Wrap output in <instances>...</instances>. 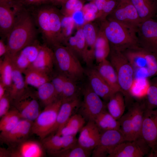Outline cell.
I'll return each mask as SVG.
<instances>
[{
    "label": "cell",
    "mask_w": 157,
    "mask_h": 157,
    "mask_svg": "<svg viewBox=\"0 0 157 157\" xmlns=\"http://www.w3.org/2000/svg\"><path fill=\"white\" fill-rule=\"evenodd\" d=\"M86 121L80 114L72 115L62 129L60 136L76 135L85 125Z\"/></svg>",
    "instance_id": "35"
},
{
    "label": "cell",
    "mask_w": 157,
    "mask_h": 157,
    "mask_svg": "<svg viewBox=\"0 0 157 157\" xmlns=\"http://www.w3.org/2000/svg\"><path fill=\"white\" fill-rule=\"evenodd\" d=\"M80 103L79 97L62 101L58 113L56 123L51 134L55 132V134L60 135L62 129L73 115L72 114L74 110L79 106Z\"/></svg>",
    "instance_id": "20"
},
{
    "label": "cell",
    "mask_w": 157,
    "mask_h": 157,
    "mask_svg": "<svg viewBox=\"0 0 157 157\" xmlns=\"http://www.w3.org/2000/svg\"><path fill=\"white\" fill-rule=\"evenodd\" d=\"M108 0H95L94 1V3L97 6L98 10V16L101 12L106 3Z\"/></svg>",
    "instance_id": "53"
},
{
    "label": "cell",
    "mask_w": 157,
    "mask_h": 157,
    "mask_svg": "<svg viewBox=\"0 0 157 157\" xmlns=\"http://www.w3.org/2000/svg\"><path fill=\"white\" fill-rule=\"evenodd\" d=\"M35 26L31 12L24 8L18 15L14 25L7 37L8 50L7 53L13 56L36 40Z\"/></svg>",
    "instance_id": "1"
},
{
    "label": "cell",
    "mask_w": 157,
    "mask_h": 157,
    "mask_svg": "<svg viewBox=\"0 0 157 157\" xmlns=\"http://www.w3.org/2000/svg\"><path fill=\"white\" fill-rule=\"evenodd\" d=\"M126 106L124 96L120 91L114 93L110 98L107 105L108 112L116 119L123 115Z\"/></svg>",
    "instance_id": "31"
},
{
    "label": "cell",
    "mask_w": 157,
    "mask_h": 157,
    "mask_svg": "<svg viewBox=\"0 0 157 157\" xmlns=\"http://www.w3.org/2000/svg\"><path fill=\"white\" fill-rule=\"evenodd\" d=\"M83 100L80 104L79 113L86 121H94L97 116L105 110L106 105L101 99L91 89L88 83L83 90Z\"/></svg>",
    "instance_id": "7"
},
{
    "label": "cell",
    "mask_w": 157,
    "mask_h": 157,
    "mask_svg": "<svg viewBox=\"0 0 157 157\" xmlns=\"http://www.w3.org/2000/svg\"><path fill=\"white\" fill-rule=\"evenodd\" d=\"M133 70L134 81H144L157 76V55L140 46L122 52Z\"/></svg>",
    "instance_id": "3"
},
{
    "label": "cell",
    "mask_w": 157,
    "mask_h": 157,
    "mask_svg": "<svg viewBox=\"0 0 157 157\" xmlns=\"http://www.w3.org/2000/svg\"><path fill=\"white\" fill-rule=\"evenodd\" d=\"M62 103V100L58 99L45 106L33 122L31 133L41 140L51 134Z\"/></svg>",
    "instance_id": "6"
},
{
    "label": "cell",
    "mask_w": 157,
    "mask_h": 157,
    "mask_svg": "<svg viewBox=\"0 0 157 157\" xmlns=\"http://www.w3.org/2000/svg\"><path fill=\"white\" fill-rule=\"evenodd\" d=\"M38 99L36 92L28 88L11 103L22 119L34 122L40 112Z\"/></svg>",
    "instance_id": "8"
},
{
    "label": "cell",
    "mask_w": 157,
    "mask_h": 157,
    "mask_svg": "<svg viewBox=\"0 0 157 157\" xmlns=\"http://www.w3.org/2000/svg\"><path fill=\"white\" fill-rule=\"evenodd\" d=\"M33 122L26 119H21L10 130L0 133L1 142L10 147L27 139L31 133Z\"/></svg>",
    "instance_id": "16"
},
{
    "label": "cell",
    "mask_w": 157,
    "mask_h": 157,
    "mask_svg": "<svg viewBox=\"0 0 157 157\" xmlns=\"http://www.w3.org/2000/svg\"><path fill=\"white\" fill-rule=\"evenodd\" d=\"M37 89L36 95L45 106L58 99L51 81L44 83Z\"/></svg>",
    "instance_id": "34"
},
{
    "label": "cell",
    "mask_w": 157,
    "mask_h": 157,
    "mask_svg": "<svg viewBox=\"0 0 157 157\" xmlns=\"http://www.w3.org/2000/svg\"><path fill=\"white\" fill-rule=\"evenodd\" d=\"M118 120L120 123V130L125 141L133 140L132 125L129 111V110Z\"/></svg>",
    "instance_id": "42"
},
{
    "label": "cell",
    "mask_w": 157,
    "mask_h": 157,
    "mask_svg": "<svg viewBox=\"0 0 157 157\" xmlns=\"http://www.w3.org/2000/svg\"><path fill=\"white\" fill-rule=\"evenodd\" d=\"M101 22L100 29L108 40L110 48L122 52L139 46L138 28L108 19Z\"/></svg>",
    "instance_id": "2"
},
{
    "label": "cell",
    "mask_w": 157,
    "mask_h": 157,
    "mask_svg": "<svg viewBox=\"0 0 157 157\" xmlns=\"http://www.w3.org/2000/svg\"><path fill=\"white\" fill-rule=\"evenodd\" d=\"M7 89L5 85L0 82V99L6 93Z\"/></svg>",
    "instance_id": "55"
},
{
    "label": "cell",
    "mask_w": 157,
    "mask_h": 157,
    "mask_svg": "<svg viewBox=\"0 0 157 157\" xmlns=\"http://www.w3.org/2000/svg\"><path fill=\"white\" fill-rule=\"evenodd\" d=\"M110 51L108 40L100 29L98 32L94 51V60L97 64L106 59Z\"/></svg>",
    "instance_id": "30"
},
{
    "label": "cell",
    "mask_w": 157,
    "mask_h": 157,
    "mask_svg": "<svg viewBox=\"0 0 157 157\" xmlns=\"http://www.w3.org/2000/svg\"><path fill=\"white\" fill-rule=\"evenodd\" d=\"M19 1L24 8L27 9L49 4L53 2V0H19Z\"/></svg>",
    "instance_id": "46"
},
{
    "label": "cell",
    "mask_w": 157,
    "mask_h": 157,
    "mask_svg": "<svg viewBox=\"0 0 157 157\" xmlns=\"http://www.w3.org/2000/svg\"><path fill=\"white\" fill-rule=\"evenodd\" d=\"M79 92L76 82L66 76L60 99L63 101L78 97Z\"/></svg>",
    "instance_id": "40"
},
{
    "label": "cell",
    "mask_w": 157,
    "mask_h": 157,
    "mask_svg": "<svg viewBox=\"0 0 157 157\" xmlns=\"http://www.w3.org/2000/svg\"><path fill=\"white\" fill-rule=\"evenodd\" d=\"M71 16L75 24L78 25L83 24L85 22L82 10L74 12Z\"/></svg>",
    "instance_id": "49"
},
{
    "label": "cell",
    "mask_w": 157,
    "mask_h": 157,
    "mask_svg": "<svg viewBox=\"0 0 157 157\" xmlns=\"http://www.w3.org/2000/svg\"><path fill=\"white\" fill-rule=\"evenodd\" d=\"M92 151L84 148L78 144L74 147L63 149L58 151L49 154L51 156L59 157H88L90 156Z\"/></svg>",
    "instance_id": "38"
},
{
    "label": "cell",
    "mask_w": 157,
    "mask_h": 157,
    "mask_svg": "<svg viewBox=\"0 0 157 157\" xmlns=\"http://www.w3.org/2000/svg\"><path fill=\"white\" fill-rule=\"evenodd\" d=\"M19 1V0H0V2L10 3Z\"/></svg>",
    "instance_id": "57"
},
{
    "label": "cell",
    "mask_w": 157,
    "mask_h": 157,
    "mask_svg": "<svg viewBox=\"0 0 157 157\" xmlns=\"http://www.w3.org/2000/svg\"><path fill=\"white\" fill-rule=\"evenodd\" d=\"M136 9L141 22L153 18L157 13V0H130Z\"/></svg>",
    "instance_id": "27"
},
{
    "label": "cell",
    "mask_w": 157,
    "mask_h": 157,
    "mask_svg": "<svg viewBox=\"0 0 157 157\" xmlns=\"http://www.w3.org/2000/svg\"><path fill=\"white\" fill-rule=\"evenodd\" d=\"M94 68L115 93L120 91L116 72L109 60L106 59Z\"/></svg>",
    "instance_id": "23"
},
{
    "label": "cell",
    "mask_w": 157,
    "mask_h": 157,
    "mask_svg": "<svg viewBox=\"0 0 157 157\" xmlns=\"http://www.w3.org/2000/svg\"><path fill=\"white\" fill-rule=\"evenodd\" d=\"M125 141L120 130L106 131L100 133L98 144L92 152L93 157H105L120 143Z\"/></svg>",
    "instance_id": "14"
},
{
    "label": "cell",
    "mask_w": 157,
    "mask_h": 157,
    "mask_svg": "<svg viewBox=\"0 0 157 157\" xmlns=\"http://www.w3.org/2000/svg\"><path fill=\"white\" fill-rule=\"evenodd\" d=\"M54 65L53 50L45 44L41 45L36 60L30 67L50 74Z\"/></svg>",
    "instance_id": "22"
},
{
    "label": "cell",
    "mask_w": 157,
    "mask_h": 157,
    "mask_svg": "<svg viewBox=\"0 0 157 157\" xmlns=\"http://www.w3.org/2000/svg\"><path fill=\"white\" fill-rule=\"evenodd\" d=\"M8 149L10 157H41L44 155L45 149L41 142L28 139Z\"/></svg>",
    "instance_id": "19"
},
{
    "label": "cell",
    "mask_w": 157,
    "mask_h": 157,
    "mask_svg": "<svg viewBox=\"0 0 157 157\" xmlns=\"http://www.w3.org/2000/svg\"><path fill=\"white\" fill-rule=\"evenodd\" d=\"M149 147L140 138L131 141H124L117 146L109 153L108 157H142L149 155Z\"/></svg>",
    "instance_id": "11"
},
{
    "label": "cell",
    "mask_w": 157,
    "mask_h": 157,
    "mask_svg": "<svg viewBox=\"0 0 157 157\" xmlns=\"http://www.w3.org/2000/svg\"><path fill=\"white\" fill-rule=\"evenodd\" d=\"M85 74L89 81L88 84L93 91L101 99L108 101L115 93L102 78L95 68L89 67Z\"/></svg>",
    "instance_id": "18"
},
{
    "label": "cell",
    "mask_w": 157,
    "mask_h": 157,
    "mask_svg": "<svg viewBox=\"0 0 157 157\" xmlns=\"http://www.w3.org/2000/svg\"><path fill=\"white\" fill-rule=\"evenodd\" d=\"M23 73L26 85L37 88L51 81L50 74L32 67L27 69Z\"/></svg>",
    "instance_id": "28"
},
{
    "label": "cell",
    "mask_w": 157,
    "mask_h": 157,
    "mask_svg": "<svg viewBox=\"0 0 157 157\" xmlns=\"http://www.w3.org/2000/svg\"><path fill=\"white\" fill-rule=\"evenodd\" d=\"M36 40L26 46L11 57L13 64L23 72L36 60L41 46Z\"/></svg>",
    "instance_id": "17"
},
{
    "label": "cell",
    "mask_w": 157,
    "mask_h": 157,
    "mask_svg": "<svg viewBox=\"0 0 157 157\" xmlns=\"http://www.w3.org/2000/svg\"><path fill=\"white\" fill-rule=\"evenodd\" d=\"M49 16L53 46L57 44H61V16L57 10L50 6Z\"/></svg>",
    "instance_id": "36"
},
{
    "label": "cell",
    "mask_w": 157,
    "mask_h": 157,
    "mask_svg": "<svg viewBox=\"0 0 157 157\" xmlns=\"http://www.w3.org/2000/svg\"><path fill=\"white\" fill-rule=\"evenodd\" d=\"M0 157H10V153L8 149L1 147L0 148Z\"/></svg>",
    "instance_id": "54"
},
{
    "label": "cell",
    "mask_w": 157,
    "mask_h": 157,
    "mask_svg": "<svg viewBox=\"0 0 157 157\" xmlns=\"http://www.w3.org/2000/svg\"><path fill=\"white\" fill-rule=\"evenodd\" d=\"M145 101L146 108L149 109H157V76L149 82Z\"/></svg>",
    "instance_id": "39"
},
{
    "label": "cell",
    "mask_w": 157,
    "mask_h": 157,
    "mask_svg": "<svg viewBox=\"0 0 157 157\" xmlns=\"http://www.w3.org/2000/svg\"><path fill=\"white\" fill-rule=\"evenodd\" d=\"M86 0L87 1H88L93 2V1H94L95 0Z\"/></svg>",
    "instance_id": "58"
},
{
    "label": "cell",
    "mask_w": 157,
    "mask_h": 157,
    "mask_svg": "<svg viewBox=\"0 0 157 157\" xmlns=\"http://www.w3.org/2000/svg\"><path fill=\"white\" fill-rule=\"evenodd\" d=\"M22 73L13 65L11 84L7 91L11 101L18 97L28 88Z\"/></svg>",
    "instance_id": "26"
},
{
    "label": "cell",
    "mask_w": 157,
    "mask_h": 157,
    "mask_svg": "<svg viewBox=\"0 0 157 157\" xmlns=\"http://www.w3.org/2000/svg\"><path fill=\"white\" fill-rule=\"evenodd\" d=\"M75 36V38L71 39L69 40L67 47L79 59H82L89 67H90L82 28L78 30Z\"/></svg>",
    "instance_id": "24"
},
{
    "label": "cell",
    "mask_w": 157,
    "mask_h": 157,
    "mask_svg": "<svg viewBox=\"0 0 157 157\" xmlns=\"http://www.w3.org/2000/svg\"><path fill=\"white\" fill-rule=\"evenodd\" d=\"M82 10L83 11H85L87 10L93 11L97 13L98 15V9L94 1L91 2L83 6Z\"/></svg>",
    "instance_id": "51"
},
{
    "label": "cell",
    "mask_w": 157,
    "mask_h": 157,
    "mask_svg": "<svg viewBox=\"0 0 157 157\" xmlns=\"http://www.w3.org/2000/svg\"><path fill=\"white\" fill-rule=\"evenodd\" d=\"M75 23L71 16L65 15L61 18V44L70 36Z\"/></svg>",
    "instance_id": "43"
},
{
    "label": "cell",
    "mask_w": 157,
    "mask_h": 157,
    "mask_svg": "<svg viewBox=\"0 0 157 157\" xmlns=\"http://www.w3.org/2000/svg\"><path fill=\"white\" fill-rule=\"evenodd\" d=\"M0 61V82L7 90L12 82L13 65L11 57L7 53Z\"/></svg>",
    "instance_id": "33"
},
{
    "label": "cell",
    "mask_w": 157,
    "mask_h": 157,
    "mask_svg": "<svg viewBox=\"0 0 157 157\" xmlns=\"http://www.w3.org/2000/svg\"><path fill=\"white\" fill-rule=\"evenodd\" d=\"M22 119L18 111L14 108L1 117L0 121L1 133L8 132L13 128Z\"/></svg>",
    "instance_id": "37"
},
{
    "label": "cell",
    "mask_w": 157,
    "mask_h": 157,
    "mask_svg": "<svg viewBox=\"0 0 157 157\" xmlns=\"http://www.w3.org/2000/svg\"><path fill=\"white\" fill-rule=\"evenodd\" d=\"M83 6L80 0H67L64 3L63 10L65 14L72 15L75 11L82 10Z\"/></svg>",
    "instance_id": "45"
},
{
    "label": "cell",
    "mask_w": 157,
    "mask_h": 157,
    "mask_svg": "<svg viewBox=\"0 0 157 157\" xmlns=\"http://www.w3.org/2000/svg\"><path fill=\"white\" fill-rule=\"evenodd\" d=\"M108 16V19L137 28L141 22L138 12L130 0H119L115 8Z\"/></svg>",
    "instance_id": "9"
},
{
    "label": "cell",
    "mask_w": 157,
    "mask_h": 157,
    "mask_svg": "<svg viewBox=\"0 0 157 157\" xmlns=\"http://www.w3.org/2000/svg\"><path fill=\"white\" fill-rule=\"evenodd\" d=\"M137 35L139 46L157 55V21L151 18L141 22Z\"/></svg>",
    "instance_id": "10"
},
{
    "label": "cell",
    "mask_w": 157,
    "mask_h": 157,
    "mask_svg": "<svg viewBox=\"0 0 157 157\" xmlns=\"http://www.w3.org/2000/svg\"><path fill=\"white\" fill-rule=\"evenodd\" d=\"M83 12L85 21H90L94 19L97 17H98V14L93 11L87 10Z\"/></svg>",
    "instance_id": "50"
},
{
    "label": "cell",
    "mask_w": 157,
    "mask_h": 157,
    "mask_svg": "<svg viewBox=\"0 0 157 157\" xmlns=\"http://www.w3.org/2000/svg\"><path fill=\"white\" fill-rule=\"evenodd\" d=\"M139 138L151 148V151L149 155L150 156L157 144V109L146 108Z\"/></svg>",
    "instance_id": "13"
},
{
    "label": "cell",
    "mask_w": 157,
    "mask_h": 157,
    "mask_svg": "<svg viewBox=\"0 0 157 157\" xmlns=\"http://www.w3.org/2000/svg\"><path fill=\"white\" fill-rule=\"evenodd\" d=\"M49 8L50 5L47 4L28 9L31 12L45 44L53 47L54 43L51 29Z\"/></svg>",
    "instance_id": "15"
},
{
    "label": "cell",
    "mask_w": 157,
    "mask_h": 157,
    "mask_svg": "<svg viewBox=\"0 0 157 157\" xmlns=\"http://www.w3.org/2000/svg\"><path fill=\"white\" fill-rule=\"evenodd\" d=\"M41 140L43 147L49 153L58 151L63 149L61 136L51 134Z\"/></svg>",
    "instance_id": "41"
},
{
    "label": "cell",
    "mask_w": 157,
    "mask_h": 157,
    "mask_svg": "<svg viewBox=\"0 0 157 157\" xmlns=\"http://www.w3.org/2000/svg\"></svg>",
    "instance_id": "61"
},
{
    "label": "cell",
    "mask_w": 157,
    "mask_h": 157,
    "mask_svg": "<svg viewBox=\"0 0 157 157\" xmlns=\"http://www.w3.org/2000/svg\"><path fill=\"white\" fill-rule=\"evenodd\" d=\"M63 149L72 147L78 144V139L76 135H62Z\"/></svg>",
    "instance_id": "48"
},
{
    "label": "cell",
    "mask_w": 157,
    "mask_h": 157,
    "mask_svg": "<svg viewBox=\"0 0 157 157\" xmlns=\"http://www.w3.org/2000/svg\"><path fill=\"white\" fill-rule=\"evenodd\" d=\"M110 61L117 75L120 92L123 94L126 105L130 106L132 97L131 91L134 81L133 68L123 53L110 48Z\"/></svg>",
    "instance_id": "5"
},
{
    "label": "cell",
    "mask_w": 157,
    "mask_h": 157,
    "mask_svg": "<svg viewBox=\"0 0 157 157\" xmlns=\"http://www.w3.org/2000/svg\"><path fill=\"white\" fill-rule=\"evenodd\" d=\"M24 8L19 1L0 2V33L2 38H6L18 15Z\"/></svg>",
    "instance_id": "12"
},
{
    "label": "cell",
    "mask_w": 157,
    "mask_h": 157,
    "mask_svg": "<svg viewBox=\"0 0 157 157\" xmlns=\"http://www.w3.org/2000/svg\"><path fill=\"white\" fill-rule=\"evenodd\" d=\"M11 101L7 92L0 99V117L1 118L9 111Z\"/></svg>",
    "instance_id": "47"
},
{
    "label": "cell",
    "mask_w": 157,
    "mask_h": 157,
    "mask_svg": "<svg viewBox=\"0 0 157 157\" xmlns=\"http://www.w3.org/2000/svg\"><path fill=\"white\" fill-rule=\"evenodd\" d=\"M100 133L111 130H120V125L116 119L106 110L99 114L94 121Z\"/></svg>",
    "instance_id": "32"
},
{
    "label": "cell",
    "mask_w": 157,
    "mask_h": 157,
    "mask_svg": "<svg viewBox=\"0 0 157 157\" xmlns=\"http://www.w3.org/2000/svg\"></svg>",
    "instance_id": "60"
},
{
    "label": "cell",
    "mask_w": 157,
    "mask_h": 157,
    "mask_svg": "<svg viewBox=\"0 0 157 157\" xmlns=\"http://www.w3.org/2000/svg\"><path fill=\"white\" fill-rule=\"evenodd\" d=\"M54 65L58 72L77 82L85 73L79 59L69 48L61 44L53 47Z\"/></svg>",
    "instance_id": "4"
},
{
    "label": "cell",
    "mask_w": 157,
    "mask_h": 157,
    "mask_svg": "<svg viewBox=\"0 0 157 157\" xmlns=\"http://www.w3.org/2000/svg\"><path fill=\"white\" fill-rule=\"evenodd\" d=\"M62 0H53V1H62Z\"/></svg>",
    "instance_id": "59"
},
{
    "label": "cell",
    "mask_w": 157,
    "mask_h": 157,
    "mask_svg": "<svg viewBox=\"0 0 157 157\" xmlns=\"http://www.w3.org/2000/svg\"><path fill=\"white\" fill-rule=\"evenodd\" d=\"M146 108L145 101H137L130 106L129 110L130 111L131 117L133 140H135L140 137L144 112Z\"/></svg>",
    "instance_id": "25"
},
{
    "label": "cell",
    "mask_w": 157,
    "mask_h": 157,
    "mask_svg": "<svg viewBox=\"0 0 157 157\" xmlns=\"http://www.w3.org/2000/svg\"><path fill=\"white\" fill-rule=\"evenodd\" d=\"M66 76L58 72L51 77V82L53 85L58 99L61 94Z\"/></svg>",
    "instance_id": "44"
},
{
    "label": "cell",
    "mask_w": 157,
    "mask_h": 157,
    "mask_svg": "<svg viewBox=\"0 0 157 157\" xmlns=\"http://www.w3.org/2000/svg\"><path fill=\"white\" fill-rule=\"evenodd\" d=\"M82 29L85 39L89 61L90 66L92 67L94 60V48L98 33L94 26L90 23L84 25Z\"/></svg>",
    "instance_id": "29"
},
{
    "label": "cell",
    "mask_w": 157,
    "mask_h": 157,
    "mask_svg": "<svg viewBox=\"0 0 157 157\" xmlns=\"http://www.w3.org/2000/svg\"><path fill=\"white\" fill-rule=\"evenodd\" d=\"M8 48L7 44H6L2 38L0 40V57L4 56L8 52Z\"/></svg>",
    "instance_id": "52"
},
{
    "label": "cell",
    "mask_w": 157,
    "mask_h": 157,
    "mask_svg": "<svg viewBox=\"0 0 157 157\" xmlns=\"http://www.w3.org/2000/svg\"><path fill=\"white\" fill-rule=\"evenodd\" d=\"M100 133L93 121H89L80 131L78 144L84 148L92 151L99 141Z\"/></svg>",
    "instance_id": "21"
},
{
    "label": "cell",
    "mask_w": 157,
    "mask_h": 157,
    "mask_svg": "<svg viewBox=\"0 0 157 157\" xmlns=\"http://www.w3.org/2000/svg\"><path fill=\"white\" fill-rule=\"evenodd\" d=\"M157 157V144L153 153L151 155L150 157Z\"/></svg>",
    "instance_id": "56"
}]
</instances>
